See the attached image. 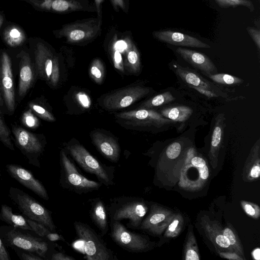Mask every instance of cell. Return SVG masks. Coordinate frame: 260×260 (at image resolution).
Instances as JSON below:
<instances>
[{
  "instance_id": "obj_1",
  "label": "cell",
  "mask_w": 260,
  "mask_h": 260,
  "mask_svg": "<svg viewBox=\"0 0 260 260\" xmlns=\"http://www.w3.org/2000/svg\"><path fill=\"white\" fill-rule=\"evenodd\" d=\"M10 225L0 226V237L6 247L32 253L50 260L57 245L41 237L33 236Z\"/></svg>"
},
{
  "instance_id": "obj_2",
  "label": "cell",
  "mask_w": 260,
  "mask_h": 260,
  "mask_svg": "<svg viewBox=\"0 0 260 260\" xmlns=\"http://www.w3.org/2000/svg\"><path fill=\"white\" fill-rule=\"evenodd\" d=\"M107 209L110 220H127V228L138 230L149 206L142 198L122 196L110 199Z\"/></svg>"
},
{
  "instance_id": "obj_3",
  "label": "cell",
  "mask_w": 260,
  "mask_h": 260,
  "mask_svg": "<svg viewBox=\"0 0 260 260\" xmlns=\"http://www.w3.org/2000/svg\"><path fill=\"white\" fill-rule=\"evenodd\" d=\"M65 148L66 152L81 169L95 176L102 185L107 187L114 185V167L107 166L99 161L80 144L69 143Z\"/></svg>"
},
{
  "instance_id": "obj_4",
  "label": "cell",
  "mask_w": 260,
  "mask_h": 260,
  "mask_svg": "<svg viewBox=\"0 0 260 260\" xmlns=\"http://www.w3.org/2000/svg\"><path fill=\"white\" fill-rule=\"evenodd\" d=\"M74 227L76 236L82 243L84 258L88 260H118L104 241L88 224L75 221Z\"/></svg>"
},
{
  "instance_id": "obj_5",
  "label": "cell",
  "mask_w": 260,
  "mask_h": 260,
  "mask_svg": "<svg viewBox=\"0 0 260 260\" xmlns=\"http://www.w3.org/2000/svg\"><path fill=\"white\" fill-rule=\"evenodd\" d=\"M9 197L25 217L44 225L51 232H56L52 212L34 198L14 187L10 188Z\"/></svg>"
},
{
  "instance_id": "obj_6",
  "label": "cell",
  "mask_w": 260,
  "mask_h": 260,
  "mask_svg": "<svg viewBox=\"0 0 260 260\" xmlns=\"http://www.w3.org/2000/svg\"><path fill=\"white\" fill-rule=\"evenodd\" d=\"M59 184L62 188L78 194L98 190L103 185L80 174L63 149L60 153Z\"/></svg>"
},
{
  "instance_id": "obj_7",
  "label": "cell",
  "mask_w": 260,
  "mask_h": 260,
  "mask_svg": "<svg viewBox=\"0 0 260 260\" xmlns=\"http://www.w3.org/2000/svg\"><path fill=\"white\" fill-rule=\"evenodd\" d=\"M115 117L124 124L154 133L167 131L175 123L155 109H138L117 113Z\"/></svg>"
},
{
  "instance_id": "obj_8",
  "label": "cell",
  "mask_w": 260,
  "mask_h": 260,
  "mask_svg": "<svg viewBox=\"0 0 260 260\" xmlns=\"http://www.w3.org/2000/svg\"><path fill=\"white\" fill-rule=\"evenodd\" d=\"M110 236L113 241L124 250L133 253L147 252L154 243L145 235L129 231L120 221L110 220Z\"/></svg>"
},
{
  "instance_id": "obj_9",
  "label": "cell",
  "mask_w": 260,
  "mask_h": 260,
  "mask_svg": "<svg viewBox=\"0 0 260 260\" xmlns=\"http://www.w3.org/2000/svg\"><path fill=\"white\" fill-rule=\"evenodd\" d=\"M170 64L172 70L184 83L201 94L209 99L218 97L228 98L226 93L204 78L197 71L182 67L174 61L170 62Z\"/></svg>"
},
{
  "instance_id": "obj_10",
  "label": "cell",
  "mask_w": 260,
  "mask_h": 260,
  "mask_svg": "<svg viewBox=\"0 0 260 260\" xmlns=\"http://www.w3.org/2000/svg\"><path fill=\"white\" fill-rule=\"evenodd\" d=\"M35 61L39 76L55 87L60 78L58 57L44 44L38 43L35 50Z\"/></svg>"
},
{
  "instance_id": "obj_11",
  "label": "cell",
  "mask_w": 260,
  "mask_h": 260,
  "mask_svg": "<svg viewBox=\"0 0 260 260\" xmlns=\"http://www.w3.org/2000/svg\"><path fill=\"white\" fill-rule=\"evenodd\" d=\"M100 28L101 19L90 18L64 25L58 34L69 43H77L93 39L99 33Z\"/></svg>"
},
{
  "instance_id": "obj_12",
  "label": "cell",
  "mask_w": 260,
  "mask_h": 260,
  "mask_svg": "<svg viewBox=\"0 0 260 260\" xmlns=\"http://www.w3.org/2000/svg\"><path fill=\"white\" fill-rule=\"evenodd\" d=\"M152 92L148 87L135 86L117 90L106 95L103 100V107L110 110L125 108Z\"/></svg>"
},
{
  "instance_id": "obj_13",
  "label": "cell",
  "mask_w": 260,
  "mask_h": 260,
  "mask_svg": "<svg viewBox=\"0 0 260 260\" xmlns=\"http://www.w3.org/2000/svg\"><path fill=\"white\" fill-rule=\"evenodd\" d=\"M17 146L25 156L29 164L40 168V157L44 146L39 139L25 129L16 127L13 129Z\"/></svg>"
},
{
  "instance_id": "obj_14",
  "label": "cell",
  "mask_w": 260,
  "mask_h": 260,
  "mask_svg": "<svg viewBox=\"0 0 260 260\" xmlns=\"http://www.w3.org/2000/svg\"><path fill=\"white\" fill-rule=\"evenodd\" d=\"M149 212L144 218L138 230L155 236H160L166 229L175 213L172 211L151 203Z\"/></svg>"
},
{
  "instance_id": "obj_15",
  "label": "cell",
  "mask_w": 260,
  "mask_h": 260,
  "mask_svg": "<svg viewBox=\"0 0 260 260\" xmlns=\"http://www.w3.org/2000/svg\"><path fill=\"white\" fill-rule=\"evenodd\" d=\"M6 168L9 174L20 184L41 199L49 200V195L45 187L40 180L35 177L30 171L15 164L6 165Z\"/></svg>"
},
{
  "instance_id": "obj_16",
  "label": "cell",
  "mask_w": 260,
  "mask_h": 260,
  "mask_svg": "<svg viewBox=\"0 0 260 260\" xmlns=\"http://www.w3.org/2000/svg\"><path fill=\"white\" fill-rule=\"evenodd\" d=\"M0 79L5 103L8 111L13 112L15 110V101L12 63L6 52L2 53L1 58Z\"/></svg>"
},
{
  "instance_id": "obj_17",
  "label": "cell",
  "mask_w": 260,
  "mask_h": 260,
  "mask_svg": "<svg viewBox=\"0 0 260 260\" xmlns=\"http://www.w3.org/2000/svg\"><path fill=\"white\" fill-rule=\"evenodd\" d=\"M90 137L101 154L109 161L117 162L120 156V147L117 141L101 132H92Z\"/></svg>"
},
{
  "instance_id": "obj_18",
  "label": "cell",
  "mask_w": 260,
  "mask_h": 260,
  "mask_svg": "<svg viewBox=\"0 0 260 260\" xmlns=\"http://www.w3.org/2000/svg\"><path fill=\"white\" fill-rule=\"evenodd\" d=\"M176 52L204 76L218 73L216 66L205 54L182 47L177 48Z\"/></svg>"
},
{
  "instance_id": "obj_19",
  "label": "cell",
  "mask_w": 260,
  "mask_h": 260,
  "mask_svg": "<svg viewBox=\"0 0 260 260\" xmlns=\"http://www.w3.org/2000/svg\"><path fill=\"white\" fill-rule=\"evenodd\" d=\"M153 36L159 41L171 45L200 48L211 46L198 39L180 32L168 30L155 31Z\"/></svg>"
},
{
  "instance_id": "obj_20",
  "label": "cell",
  "mask_w": 260,
  "mask_h": 260,
  "mask_svg": "<svg viewBox=\"0 0 260 260\" xmlns=\"http://www.w3.org/2000/svg\"><path fill=\"white\" fill-rule=\"evenodd\" d=\"M225 125L224 113H219L215 119L211 133L210 147L208 153L210 164L214 169L217 166L218 155L223 141Z\"/></svg>"
},
{
  "instance_id": "obj_21",
  "label": "cell",
  "mask_w": 260,
  "mask_h": 260,
  "mask_svg": "<svg viewBox=\"0 0 260 260\" xmlns=\"http://www.w3.org/2000/svg\"><path fill=\"white\" fill-rule=\"evenodd\" d=\"M36 7L53 12L68 13L83 10L85 5L81 0H26Z\"/></svg>"
},
{
  "instance_id": "obj_22",
  "label": "cell",
  "mask_w": 260,
  "mask_h": 260,
  "mask_svg": "<svg viewBox=\"0 0 260 260\" xmlns=\"http://www.w3.org/2000/svg\"><path fill=\"white\" fill-rule=\"evenodd\" d=\"M164 117L171 120L175 126L179 131L183 127L192 117L193 109L188 106L182 104H171L165 105L158 111Z\"/></svg>"
},
{
  "instance_id": "obj_23",
  "label": "cell",
  "mask_w": 260,
  "mask_h": 260,
  "mask_svg": "<svg viewBox=\"0 0 260 260\" xmlns=\"http://www.w3.org/2000/svg\"><path fill=\"white\" fill-rule=\"evenodd\" d=\"M89 216L91 221L101 233L102 236H105L109 229L108 212L105 203L100 198L90 199Z\"/></svg>"
},
{
  "instance_id": "obj_24",
  "label": "cell",
  "mask_w": 260,
  "mask_h": 260,
  "mask_svg": "<svg viewBox=\"0 0 260 260\" xmlns=\"http://www.w3.org/2000/svg\"><path fill=\"white\" fill-rule=\"evenodd\" d=\"M20 56L19 79L18 95L24 96L32 85L34 78V72L29 54L22 51Z\"/></svg>"
},
{
  "instance_id": "obj_25",
  "label": "cell",
  "mask_w": 260,
  "mask_h": 260,
  "mask_svg": "<svg viewBox=\"0 0 260 260\" xmlns=\"http://www.w3.org/2000/svg\"><path fill=\"white\" fill-rule=\"evenodd\" d=\"M201 225L207 237L215 245L234 252L218 222L211 221L205 216L202 218Z\"/></svg>"
},
{
  "instance_id": "obj_26",
  "label": "cell",
  "mask_w": 260,
  "mask_h": 260,
  "mask_svg": "<svg viewBox=\"0 0 260 260\" xmlns=\"http://www.w3.org/2000/svg\"><path fill=\"white\" fill-rule=\"evenodd\" d=\"M260 139L251 149L243 169V179L247 181L258 180L260 176Z\"/></svg>"
},
{
  "instance_id": "obj_27",
  "label": "cell",
  "mask_w": 260,
  "mask_h": 260,
  "mask_svg": "<svg viewBox=\"0 0 260 260\" xmlns=\"http://www.w3.org/2000/svg\"><path fill=\"white\" fill-rule=\"evenodd\" d=\"M0 220L10 226L25 231H32L25 217L14 213L12 209L6 204L1 206Z\"/></svg>"
},
{
  "instance_id": "obj_28",
  "label": "cell",
  "mask_w": 260,
  "mask_h": 260,
  "mask_svg": "<svg viewBox=\"0 0 260 260\" xmlns=\"http://www.w3.org/2000/svg\"><path fill=\"white\" fill-rule=\"evenodd\" d=\"M176 100V98L170 91L162 92L145 101L139 107V109H154L171 104Z\"/></svg>"
},
{
  "instance_id": "obj_29",
  "label": "cell",
  "mask_w": 260,
  "mask_h": 260,
  "mask_svg": "<svg viewBox=\"0 0 260 260\" xmlns=\"http://www.w3.org/2000/svg\"><path fill=\"white\" fill-rule=\"evenodd\" d=\"M125 51L126 67L130 72L135 74L139 73L141 70L140 54L135 45L129 40Z\"/></svg>"
},
{
  "instance_id": "obj_30",
  "label": "cell",
  "mask_w": 260,
  "mask_h": 260,
  "mask_svg": "<svg viewBox=\"0 0 260 260\" xmlns=\"http://www.w3.org/2000/svg\"><path fill=\"white\" fill-rule=\"evenodd\" d=\"M222 233L224 236L229 240L230 245L233 249L234 252L237 253L245 259L244 250L239 238L236 231L235 230L232 225L230 223L227 224L224 229H222Z\"/></svg>"
},
{
  "instance_id": "obj_31",
  "label": "cell",
  "mask_w": 260,
  "mask_h": 260,
  "mask_svg": "<svg viewBox=\"0 0 260 260\" xmlns=\"http://www.w3.org/2000/svg\"><path fill=\"white\" fill-rule=\"evenodd\" d=\"M4 39L8 45L16 47L21 45L25 40V36L22 29L17 26L7 28L4 33Z\"/></svg>"
},
{
  "instance_id": "obj_32",
  "label": "cell",
  "mask_w": 260,
  "mask_h": 260,
  "mask_svg": "<svg viewBox=\"0 0 260 260\" xmlns=\"http://www.w3.org/2000/svg\"><path fill=\"white\" fill-rule=\"evenodd\" d=\"M184 256L185 260H199V249L192 229L189 228L185 243Z\"/></svg>"
},
{
  "instance_id": "obj_33",
  "label": "cell",
  "mask_w": 260,
  "mask_h": 260,
  "mask_svg": "<svg viewBox=\"0 0 260 260\" xmlns=\"http://www.w3.org/2000/svg\"><path fill=\"white\" fill-rule=\"evenodd\" d=\"M184 225V219L180 213H175L172 220L165 230L164 237L172 238L181 233Z\"/></svg>"
},
{
  "instance_id": "obj_34",
  "label": "cell",
  "mask_w": 260,
  "mask_h": 260,
  "mask_svg": "<svg viewBox=\"0 0 260 260\" xmlns=\"http://www.w3.org/2000/svg\"><path fill=\"white\" fill-rule=\"evenodd\" d=\"M205 76L210 79L214 82L221 85H239L244 82L243 80L240 78L224 73L209 74Z\"/></svg>"
},
{
  "instance_id": "obj_35",
  "label": "cell",
  "mask_w": 260,
  "mask_h": 260,
  "mask_svg": "<svg viewBox=\"0 0 260 260\" xmlns=\"http://www.w3.org/2000/svg\"><path fill=\"white\" fill-rule=\"evenodd\" d=\"M89 73L91 78L97 84L102 83L105 77V70L103 62L100 59H94L91 63Z\"/></svg>"
},
{
  "instance_id": "obj_36",
  "label": "cell",
  "mask_w": 260,
  "mask_h": 260,
  "mask_svg": "<svg viewBox=\"0 0 260 260\" xmlns=\"http://www.w3.org/2000/svg\"><path fill=\"white\" fill-rule=\"evenodd\" d=\"M217 5L222 8H235L244 6L248 8L251 12L254 10L253 3L250 0H214Z\"/></svg>"
},
{
  "instance_id": "obj_37",
  "label": "cell",
  "mask_w": 260,
  "mask_h": 260,
  "mask_svg": "<svg viewBox=\"0 0 260 260\" xmlns=\"http://www.w3.org/2000/svg\"><path fill=\"white\" fill-rule=\"evenodd\" d=\"M0 141L8 148L14 151V147L10 137V134L6 125L0 118Z\"/></svg>"
},
{
  "instance_id": "obj_38",
  "label": "cell",
  "mask_w": 260,
  "mask_h": 260,
  "mask_svg": "<svg viewBox=\"0 0 260 260\" xmlns=\"http://www.w3.org/2000/svg\"><path fill=\"white\" fill-rule=\"evenodd\" d=\"M241 205L247 215L256 219L259 218L260 208L257 204L250 202L241 201Z\"/></svg>"
},
{
  "instance_id": "obj_39",
  "label": "cell",
  "mask_w": 260,
  "mask_h": 260,
  "mask_svg": "<svg viewBox=\"0 0 260 260\" xmlns=\"http://www.w3.org/2000/svg\"><path fill=\"white\" fill-rule=\"evenodd\" d=\"M25 218L27 223L31 228L32 231L39 236L46 239L47 236L51 231L44 225L26 217Z\"/></svg>"
},
{
  "instance_id": "obj_40",
  "label": "cell",
  "mask_w": 260,
  "mask_h": 260,
  "mask_svg": "<svg viewBox=\"0 0 260 260\" xmlns=\"http://www.w3.org/2000/svg\"><path fill=\"white\" fill-rule=\"evenodd\" d=\"M29 106L31 110L43 119L49 121L55 120L53 115L43 107L32 103L29 104Z\"/></svg>"
},
{
  "instance_id": "obj_41",
  "label": "cell",
  "mask_w": 260,
  "mask_h": 260,
  "mask_svg": "<svg viewBox=\"0 0 260 260\" xmlns=\"http://www.w3.org/2000/svg\"><path fill=\"white\" fill-rule=\"evenodd\" d=\"M22 122L27 127L36 128L39 125V121L32 113L31 109L25 112L22 117Z\"/></svg>"
},
{
  "instance_id": "obj_42",
  "label": "cell",
  "mask_w": 260,
  "mask_h": 260,
  "mask_svg": "<svg viewBox=\"0 0 260 260\" xmlns=\"http://www.w3.org/2000/svg\"><path fill=\"white\" fill-rule=\"evenodd\" d=\"M19 259L21 260H44L41 256L20 249L14 250Z\"/></svg>"
},
{
  "instance_id": "obj_43",
  "label": "cell",
  "mask_w": 260,
  "mask_h": 260,
  "mask_svg": "<svg viewBox=\"0 0 260 260\" xmlns=\"http://www.w3.org/2000/svg\"><path fill=\"white\" fill-rule=\"evenodd\" d=\"M246 30L255 43L258 51L260 50V31L258 29L248 26Z\"/></svg>"
},
{
  "instance_id": "obj_44",
  "label": "cell",
  "mask_w": 260,
  "mask_h": 260,
  "mask_svg": "<svg viewBox=\"0 0 260 260\" xmlns=\"http://www.w3.org/2000/svg\"><path fill=\"white\" fill-rule=\"evenodd\" d=\"M113 58L115 68L123 72V68L122 60L120 51L116 49L114 46L113 47Z\"/></svg>"
},
{
  "instance_id": "obj_45",
  "label": "cell",
  "mask_w": 260,
  "mask_h": 260,
  "mask_svg": "<svg viewBox=\"0 0 260 260\" xmlns=\"http://www.w3.org/2000/svg\"><path fill=\"white\" fill-rule=\"evenodd\" d=\"M75 258L63 252L55 251L52 254L50 260H75Z\"/></svg>"
},
{
  "instance_id": "obj_46",
  "label": "cell",
  "mask_w": 260,
  "mask_h": 260,
  "mask_svg": "<svg viewBox=\"0 0 260 260\" xmlns=\"http://www.w3.org/2000/svg\"><path fill=\"white\" fill-rule=\"evenodd\" d=\"M220 257L229 259L236 260H243L244 259L239 255L237 253L233 251L229 252H218Z\"/></svg>"
},
{
  "instance_id": "obj_47",
  "label": "cell",
  "mask_w": 260,
  "mask_h": 260,
  "mask_svg": "<svg viewBox=\"0 0 260 260\" xmlns=\"http://www.w3.org/2000/svg\"><path fill=\"white\" fill-rule=\"evenodd\" d=\"M0 260H11L10 254L0 237Z\"/></svg>"
},
{
  "instance_id": "obj_48",
  "label": "cell",
  "mask_w": 260,
  "mask_h": 260,
  "mask_svg": "<svg viewBox=\"0 0 260 260\" xmlns=\"http://www.w3.org/2000/svg\"><path fill=\"white\" fill-rule=\"evenodd\" d=\"M46 240L53 242L57 241H65V239L62 236L53 232H51L48 235Z\"/></svg>"
},
{
  "instance_id": "obj_49",
  "label": "cell",
  "mask_w": 260,
  "mask_h": 260,
  "mask_svg": "<svg viewBox=\"0 0 260 260\" xmlns=\"http://www.w3.org/2000/svg\"><path fill=\"white\" fill-rule=\"evenodd\" d=\"M111 1L115 10H117L118 7L123 10H125V6L124 0H111Z\"/></svg>"
},
{
  "instance_id": "obj_50",
  "label": "cell",
  "mask_w": 260,
  "mask_h": 260,
  "mask_svg": "<svg viewBox=\"0 0 260 260\" xmlns=\"http://www.w3.org/2000/svg\"><path fill=\"white\" fill-rule=\"evenodd\" d=\"M78 100L81 103V104L84 107H87L88 103V96H86V95L84 94H80L78 96Z\"/></svg>"
},
{
  "instance_id": "obj_51",
  "label": "cell",
  "mask_w": 260,
  "mask_h": 260,
  "mask_svg": "<svg viewBox=\"0 0 260 260\" xmlns=\"http://www.w3.org/2000/svg\"><path fill=\"white\" fill-rule=\"evenodd\" d=\"M253 258L255 260H259L260 259V249L256 248L254 249L251 252Z\"/></svg>"
},
{
  "instance_id": "obj_52",
  "label": "cell",
  "mask_w": 260,
  "mask_h": 260,
  "mask_svg": "<svg viewBox=\"0 0 260 260\" xmlns=\"http://www.w3.org/2000/svg\"><path fill=\"white\" fill-rule=\"evenodd\" d=\"M3 21H4V18L1 15H0V28L3 23Z\"/></svg>"
},
{
  "instance_id": "obj_53",
  "label": "cell",
  "mask_w": 260,
  "mask_h": 260,
  "mask_svg": "<svg viewBox=\"0 0 260 260\" xmlns=\"http://www.w3.org/2000/svg\"><path fill=\"white\" fill-rule=\"evenodd\" d=\"M3 105V99L2 98L1 93L0 92V105L2 106Z\"/></svg>"
},
{
  "instance_id": "obj_54",
  "label": "cell",
  "mask_w": 260,
  "mask_h": 260,
  "mask_svg": "<svg viewBox=\"0 0 260 260\" xmlns=\"http://www.w3.org/2000/svg\"><path fill=\"white\" fill-rule=\"evenodd\" d=\"M1 113H2V112H1V109H0V114H1Z\"/></svg>"
},
{
  "instance_id": "obj_55",
  "label": "cell",
  "mask_w": 260,
  "mask_h": 260,
  "mask_svg": "<svg viewBox=\"0 0 260 260\" xmlns=\"http://www.w3.org/2000/svg\"><path fill=\"white\" fill-rule=\"evenodd\" d=\"M0 178H1V177H0Z\"/></svg>"
}]
</instances>
